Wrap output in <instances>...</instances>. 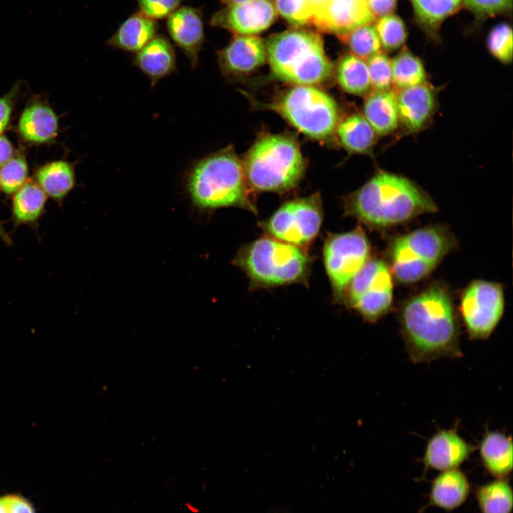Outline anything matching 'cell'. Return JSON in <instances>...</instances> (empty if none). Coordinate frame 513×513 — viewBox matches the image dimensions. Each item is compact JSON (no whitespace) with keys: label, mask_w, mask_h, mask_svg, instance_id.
<instances>
[{"label":"cell","mask_w":513,"mask_h":513,"mask_svg":"<svg viewBox=\"0 0 513 513\" xmlns=\"http://www.w3.org/2000/svg\"><path fill=\"white\" fill-rule=\"evenodd\" d=\"M223 3L227 4V5L231 4H242L244 2H247L251 0H221Z\"/></svg>","instance_id":"bcb514c9"},{"label":"cell","mask_w":513,"mask_h":513,"mask_svg":"<svg viewBox=\"0 0 513 513\" xmlns=\"http://www.w3.org/2000/svg\"><path fill=\"white\" fill-rule=\"evenodd\" d=\"M58 120L54 110L45 103L36 102L26 106L21 114L18 130L26 141L42 144L56 138Z\"/></svg>","instance_id":"ffe728a7"},{"label":"cell","mask_w":513,"mask_h":513,"mask_svg":"<svg viewBox=\"0 0 513 513\" xmlns=\"http://www.w3.org/2000/svg\"><path fill=\"white\" fill-rule=\"evenodd\" d=\"M158 28L156 20L138 11L120 25L107 44L115 49L135 53L157 34Z\"/></svg>","instance_id":"7402d4cb"},{"label":"cell","mask_w":513,"mask_h":513,"mask_svg":"<svg viewBox=\"0 0 513 513\" xmlns=\"http://www.w3.org/2000/svg\"><path fill=\"white\" fill-rule=\"evenodd\" d=\"M322 219L321 198L314 194L284 203L264 222L263 227L271 237L301 247L316 237Z\"/></svg>","instance_id":"30bf717a"},{"label":"cell","mask_w":513,"mask_h":513,"mask_svg":"<svg viewBox=\"0 0 513 513\" xmlns=\"http://www.w3.org/2000/svg\"><path fill=\"white\" fill-rule=\"evenodd\" d=\"M393 86L397 90L426 82V73L420 59L406 47L391 60Z\"/></svg>","instance_id":"4dcf8cb0"},{"label":"cell","mask_w":513,"mask_h":513,"mask_svg":"<svg viewBox=\"0 0 513 513\" xmlns=\"http://www.w3.org/2000/svg\"><path fill=\"white\" fill-rule=\"evenodd\" d=\"M455 245L445 228L427 227L398 237L390 254L395 278L403 283L418 281L429 274Z\"/></svg>","instance_id":"ba28073f"},{"label":"cell","mask_w":513,"mask_h":513,"mask_svg":"<svg viewBox=\"0 0 513 513\" xmlns=\"http://www.w3.org/2000/svg\"><path fill=\"white\" fill-rule=\"evenodd\" d=\"M28 168L23 155L13 156L0 167V188L9 196L13 195L27 180Z\"/></svg>","instance_id":"836d02e7"},{"label":"cell","mask_w":513,"mask_h":513,"mask_svg":"<svg viewBox=\"0 0 513 513\" xmlns=\"http://www.w3.org/2000/svg\"><path fill=\"white\" fill-rule=\"evenodd\" d=\"M276 17L271 0H251L231 4L215 12L209 24L237 35H254L267 29Z\"/></svg>","instance_id":"4fadbf2b"},{"label":"cell","mask_w":513,"mask_h":513,"mask_svg":"<svg viewBox=\"0 0 513 513\" xmlns=\"http://www.w3.org/2000/svg\"><path fill=\"white\" fill-rule=\"evenodd\" d=\"M217 54L222 73L227 77L252 72L267 58L264 41L254 35H237Z\"/></svg>","instance_id":"e0dca14e"},{"label":"cell","mask_w":513,"mask_h":513,"mask_svg":"<svg viewBox=\"0 0 513 513\" xmlns=\"http://www.w3.org/2000/svg\"><path fill=\"white\" fill-rule=\"evenodd\" d=\"M335 134L342 147L351 153H370L376 142V133L360 113L340 120Z\"/></svg>","instance_id":"4316f807"},{"label":"cell","mask_w":513,"mask_h":513,"mask_svg":"<svg viewBox=\"0 0 513 513\" xmlns=\"http://www.w3.org/2000/svg\"><path fill=\"white\" fill-rule=\"evenodd\" d=\"M365 320L376 321L391 308L393 280L388 265L368 260L351 281L343 299Z\"/></svg>","instance_id":"9c48e42d"},{"label":"cell","mask_w":513,"mask_h":513,"mask_svg":"<svg viewBox=\"0 0 513 513\" xmlns=\"http://www.w3.org/2000/svg\"><path fill=\"white\" fill-rule=\"evenodd\" d=\"M455 430H440L428 440L423 463L426 469L445 471L457 468L474 450Z\"/></svg>","instance_id":"ac0fdd59"},{"label":"cell","mask_w":513,"mask_h":513,"mask_svg":"<svg viewBox=\"0 0 513 513\" xmlns=\"http://www.w3.org/2000/svg\"><path fill=\"white\" fill-rule=\"evenodd\" d=\"M271 74L294 86H318L333 74L322 38L306 30L294 29L272 36L265 43Z\"/></svg>","instance_id":"277c9868"},{"label":"cell","mask_w":513,"mask_h":513,"mask_svg":"<svg viewBox=\"0 0 513 513\" xmlns=\"http://www.w3.org/2000/svg\"><path fill=\"white\" fill-rule=\"evenodd\" d=\"M336 77L340 87L352 95H366L371 88L366 61L351 53L338 61Z\"/></svg>","instance_id":"83f0119b"},{"label":"cell","mask_w":513,"mask_h":513,"mask_svg":"<svg viewBox=\"0 0 513 513\" xmlns=\"http://www.w3.org/2000/svg\"><path fill=\"white\" fill-rule=\"evenodd\" d=\"M400 325L406 351L415 363L462 356L460 328L447 291L432 286L405 303Z\"/></svg>","instance_id":"6da1fadb"},{"label":"cell","mask_w":513,"mask_h":513,"mask_svg":"<svg viewBox=\"0 0 513 513\" xmlns=\"http://www.w3.org/2000/svg\"><path fill=\"white\" fill-rule=\"evenodd\" d=\"M133 65L150 80L152 87L177 71L176 53L170 41L157 33L132 58Z\"/></svg>","instance_id":"d6986e66"},{"label":"cell","mask_w":513,"mask_h":513,"mask_svg":"<svg viewBox=\"0 0 513 513\" xmlns=\"http://www.w3.org/2000/svg\"><path fill=\"white\" fill-rule=\"evenodd\" d=\"M375 28L381 46L390 51L399 48L407 38V31L404 22L398 16L389 14L378 20Z\"/></svg>","instance_id":"d6a6232c"},{"label":"cell","mask_w":513,"mask_h":513,"mask_svg":"<svg viewBox=\"0 0 513 513\" xmlns=\"http://www.w3.org/2000/svg\"><path fill=\"white\" fill-rule=\"evenodd\" d=\"M242 164L249 187L264 192L292 189L306 168L297 141L286 134L266 133L259 137Z\"/></svg>","instance_id":"5b68a950"},{"label":"cell","mask_w":513,"mask_h":513,"mask_svg":"<svg viewBox=\"0 0 513 513\" xmlns=\"http://www.w3.org/2000/svg\"><path fill=\"white\" fill-rule=\"evenodd\" d=\"M139 11L154 20L167 18L185 0H135Z\"/></svg>","instance_id":"74e56055"},{"label":"cell","mask_w":513,"mask_h":513,"mask_svg":"<svg viewBox=\"0 0 513 513\" xmlns=\"http://www.w3.org/2000/svg\"><path fill=\"white\" fill-rule=\"evenodd\" d=\"M1 190V188H0ZM0 238L7 246H11L13 244L12 237L11 234L6 231L4 226L3 222L0 219Z\"/></svg>","instance_id":"ee69618b"},{"label":"cell","mask_w":513,"mask_h":513,"mask_svg":"<svg viewBox=\"0 0 513 513\" xmlns=\"http://www.w3.org/2000/svg\"><path fill=\"white\" fill-rule=\"evenodd\" d=\"M36 182L48 197L61 205L76 185L73 165L66 160H56L40 167L36 172Z\"/></svg>","instance_id":"484cf974"},{"label":"cell","mask_w":513,"mask_h":513,"mask_svg":"<svg viewBox=\"0 0 513 513\" xmlns=\"http://www.w3.org/2000/svg\"><path fill=\"white\" fill-rule=\"evenodd\" d=\"M484 468L497 479H505L512 470V437L499 431H487L479 446Z\"/></svg>","instance_id":"d4e9b609"},{"label":"cell","mask_w":513,"mask_h":513,"mask_svg":"<svg viewBox=\"0 0 513 513\" xmlns=\"http://www.w3.org/2000/svg\"><path fill=\"white\" fill-rule=\"evenodd\" d=\"M347 215L384 228L437 210L430 196L410 180L380 170L344 200Z\"/></svg>","instance_id":"7a4b0ae2"},{"label":"cell","mask_w":513,"mask_h":513,"mask_svg":"<svg viewBox=\"0 0 513 513\" xmlns=\"http://www.w3.org/2000/svg\"><path fill=\"white\" fill-rule=\"evenodd\" d=\"M370 11L375 18L393 14L397 0H367Z\"/></svg>","instance_id":"60d3db41"},{"label":"cell","mask_w":513,"mask_h":513,"mask_svg":"<svg viewBox=\"0 0 513 513\" xmlns=\"http://www.w3.org/2000/svg\"><path fill=\"white\" fill-rule=\"evenodd\" d=\"M418 23L432 38L442 21L455 13L463 0H411Z\"/></svg>","instance_id":"f1b7e54d"},{"label":"cell","mask_w":513,"mask_h":513,"mask_svg":"<svg viewBox=\"0 0 513 513\" xmlns=\"http://www.w3.org/2000/svg\"><path fill=\"white\" fill-rule=\"evenodd\" d=\"M48 196L36 182L28 180L13 195L11 219L16 229L22 225L37 229L46 213Z\"/></svg>","instance_id":"44dd1931"},{"label":"cell","mask_w":513,"mask_h":513,"mask_svg":"<svg viewBox=\"0 0 513 513\" xmlns=\"http://www.w3.org/2000/svg\"><path fill=\"white\" fill-rule=\"evenodd\" d=\"M363 111L378 135L390 134L398 128L396 92L392 89L369 92L366 95Z\"/></svg>","instance_id":"603a6c76"},{"label":"cell","mask_w":513,"mask_h":513,"mask_svg":"<svg viewBox=\"0 0 513 513\" xmlns=\"http://www.w3.org/2000/svg\"><path fill=\"white\" fill-rule=\"evenodd\" d=\"M370 86L373 90L391 89L393 86L392 63L388 56L380 51L367 61Z\"/></svg>","instance_id":"8d00e7d4"},{"label":"cell","mask_w":513,"mask_h":513,"mask_svg":"<svg viewBox=\"0 0 513 513\" xmlns=\"http://www.w3.org/2000/svg\"><path fill=\"white\" fill-rule=\"evenodd\" d=\"M470 492L465 474L457 468L442 471L432 481L430 502L438 508L451 511L461 506Z\"/></svg>","instance_id":"cb8c5ba5"},{"label":"cell","mask_w":513,"mask_h":513,"mask_svg":"<svg viewBox=\"0 0 513 513\" xmlns=\"http://www.w3.org/2000/svg\"><path fill=\"white\" fill-rule=\"evenodd\" d=\"M305 135L318 140L332 138L341 120L338 106L315 86H294L264 104Z\"/></svg>","instance_id":"52a82bcc"},{"label":"cell","mask_w":513,"mask_h":513,"mask_svg":"<svg viewBox=\"0 0 513 513\" xmlns=\"http://www.w3.org/2000/svg\"><path fill=\"white\" fill-rule=\"evenodd\" d=\"M13 110V103L10 95L0 97V135L9 125Z\"/></svg>","instance_id":"b9f144b4"},{"label":"cell","mask_w":513,"mask_h":513,"mask_svg":"<svg viewBox=\"0 0 513 513\" xmlns=\"http://www.w3.org/2000/svg\"><path fill=\"white\" fill-rule=\"evenodd\" d=\"M0 513H35L31 503L16 494L0 497Z\"/></svg>","instance_id":"ab89813d"},{"label":"cell","mask_w":513,"mask_h":513,"mask_svg":"<svg viewBox=\"0 0 513 513\" xmlns=\"http://www.w3.org/2000/svg\"><path fill=\"white\" fill-rule=\"evenodd\" d=\"M235 263L253 284L275 286L305 279L310 261L301 248L273 237H262L245 246Z\"/></svg>","instance_id":"8992f818"},{"label":"cell","mask_w":513,"mask_h":513,"mask_svg":"<svg viewBox=\"0 0 513 513\" xmlns=\"http://www.w3.org/2000/svg\"><path fill=\"white\" fill-rule=\"evenodd\" d=\"M367 0H327L313 17L318 29L340 38L353 29L374 22Z\"/></svg>","instance_id":"5bb4252c"},{"label":"cell","mask_w":513,"mask_h":513,"mask_svg":"<svg viewBox=\"0 0 513 513\" xmlns=\"http://www.w3.org/2000/svg\"><path fill=\"white\" fill-rule=\"evenodd\" d=\"M370 244L361 228L326 239L324 264L337 299H343L351 281L369 260Z\"/></svg>","instance_id":"8fae6325"},{"label":"cell","mask_w":513,"mask_h":513,"mask_svg":"<svg viewBox=\"0 0 513 513\" xmlns=\"http://www.w3.org/2000/svg\"><path fill=\"white\" fill-rule=\"evenodd\" d=\"M487 47L491 54L503 63L512 60V31L505 23L496 26L489 33Z\"/></svg>","instance_id":"d590c367"},{"label":"cell","mask_w":513,"mask_h":513,"mask_svg":"<svg viewBox=\"0 0 513 513\" xmlns=\"http://www.w3.org/2000/svg\"><path fill=\"white\" fill-rule=\"evenodd\" d=\"M166 26L170 37L195 69L205 41L202 9L180 6L167 18Z\"/></svg>","instance_id":"9a60e30c"},{"label":"cell","mask_w":513,"mask_h":513,"mask_svg":"<svg viewBox=\"0 0 513 513\" xmlns=\"http://www.w3.org/2000/svg\"><path fill=\"white\" fill-rule=\"evenodd\" d=\"M399 125L408 133H417L431 120L437 105V91L427 81L396 92Z\"/></svg>","instance_id":"2e32d148"},{"label":"cell","mask_w":513,"mask_h":513,"mask_svg":"<svg viewBox=\"0 0 513 513\" xmlns=\"http://www.w3.org/2000/svg\"><path fill=\"white\" fill-rule=\"evenodd\" d=\"M186 187L192 203L200 209L239 207L256 210L242 160L232 146L196 161L188 172Z\"/></svg>","instance_id":"3957f363"},{"label":"cell","mask_w":513,"mask_h":513,"mask_svg":"<svg viewBox=\"0 0 513 513\" xmlns=\"http://www.w3.org/2000/svg\"><path fill=\"white\" fill-rule=\"evenodd\" d=\"M478 18H487L509 11L512 0H463Z\"/></svg>","instance_id":"f35d334b"},{"label":"cell","mask_w":513,"mask_h":513,"mask_svg":"<svg viewBox=\"0 0 513 513\" xmlns=\"http://www.w3.org/2000/svg\"><path fill=\"white\" fill-rule=\"evenodd\" d=\"M504 309V298L500 284L476 280L462 293L460 311L469 337L474 340L488 338L499 323Z\"/></svg>","instance_id":"7c38bea8"},{"label":"cell","mask_w":513,"mask_h":513,"mask_svg":"<svg viewBox=\"0 0 513 513\" xmlns=\"http://www.w3.org/2000/svg\"><path fill=\"white\" fill-rule=\"evenodd\" d=\"M314 9V15L326 4L327 0H309ZM314 17V16H313Z\"/></svg>","instance_id":"f6af8a7d"},{"label":"cell","mask_w":513,"mask_h":513,"mask_svg":"<svg viewBox=\"0 0 513 513\" xmlns=\"http://www.w3.org/2000/svg\"><path fill=\"white\" fill-rule=\"evenodd\" d=\"M481 513H511L513 494L505 479H497L481 486L475 491Z\"/></svg>","instance_id":"f546056e"},{"label":"cell","mask_w":513,"mask_h":513,"mask_svg":"<svg viewBox=\"0 0 513 513\" xmlns=\"http://www.w3.org/2000/svg\"><path fill=\"white\" fill-rule=\"evenodd\" d=\"M351 51V53L363 60L380 51L381 43L375 26L366 24L357 27L339 38Z\"/></svg>","instance_id":"1f68e13d"},{"label":"cell","mask_w":513,"mask_h":513,"mask_svg":"<svg viewBox=\"0 0 513 513\" xmlns=\"http://www.w3.org/2000/svg\"><path fill=\"white\" fill-rule=\"evenodd\" d=\"M274 6L289 24L300 27L311 24L314 9L309 0H274Z\"/></svg>","instance_id":"e575fe53"},{"label":"cell","mask_w":513,"mask_h":513,"mask_svg":"<svg viewBox=\"0 0 513 513\" xmlns=\"http://www.w3.org/2000/svg\"><path fill=\"white\" fill-rule=\"evenodd\" d=\"M14 156V147L11 141L4 135H0V167Z\"/></svg>","instance_id":"7bdbcfd3"}]
</instances>
